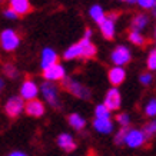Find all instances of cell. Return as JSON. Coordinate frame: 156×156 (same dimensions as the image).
I'll return each mask as SVG.
<instances>
[{
	"instance_id": "5b68a950",
	"label": "cell",
	"mask_w": 156,
	"mask_h": 156,
	"mask_svg": "<svg viewBox=\"0 0 156 156\" xmlns=\"http://www.w3.org/2000/svg\"><path fill=\"white\" fill-rule=\"evenodd\" d=\"M5 110L9 118H17L24 110V99L22 96H13L6 102Z\"/></svg>"
},
{
	"instance_id": "2e32d148",
	"label": "cell",
	"mask_w": 156,
	"mask_h": 156,
	"mask_svg": "<svg viewBox=\"0 0 156 156\" xmlns=\"http://www.w3.org/2000/svg\"><path fill=\"white\" fill-rule=\"evenodd\" d=\"M57 145L59 147H62L63 151L66 152H72L76 149V142L73 140V137L69 135V133H62L57 137Z\"/></svg>"
},
{
	"instance_id": "f1b7e54d",
	"label": "cell",
	"mask_w": 156,
	"mask_h": 156,
	"mask_svg": "<svg viewBox=\"0 0 156 156\" xmlns=\"http://www.w3.org/2000/svg\"><path fill=\"white\" fill-rule=\"evenodd\" d=\"M147 67H149L151 70H156V49L149 53V57H147Z\"/></svg>"
},
{
	"instance_id": "d590c367",
	"label": "cell",
	"mask_w": 156,
	"mask_h": 156,
	"mask_svg": "<svg viewBox=\"0 0 156 156\" xmlns=\"http://www.w3.org/2000/svg\"><path fill=\"white\" fill-rule=\"evenodd\" d=\"M152 13H153V16H155V17H156V5H155V7L152 9Z\"/></svg>"
},
{
	"instance_id": "ffe728a7",
	"label": "cell",
	"mask_w": 156,
	"mask_h": 156,
	"mask_svg": "<svg viewBox=\"0 0 156 156\" xmlns=\"http://www.w3.org/2000/svg\"><path fill=\"white\" fill-rule=\"evenodd\" d=\"M67 120H69V125H70L73 129H76V130H82V129L86 126V120L82 118L79 113H72V115H69Z\"/></svg>"
},
{
	"instance_id": "d6a6232c",
	"label": "cell",
	"mask_w": 156,
	"mask_h": 156,
	"mask_svg": "<svg viewBox=\"0 0 156 156\" xmlns=\"http://www.w3.org/2000/svg\"><path fill=\"white\" fill-rule=\"evenodd\" d=\"M9 156H27V155H26V153H23V152L14 151V152H12V153H9Z\"/></svg>"
},
{
	"instance_id": "74e56055",
	"label": "cell",
	"mask_w": 156,
	"mask_h": 156,
	"mask_svg": "<svg viewBox=\"0 0 156 156\" xmlns=\"http://www.w3.org/2000/svg\"><path fill=\"white\" fill-rule=\"evenodd\" d=\"M155 37H156V29H155Z\"/></svg>"
},
{
	"instance_id": "44dd1931",
	"label": "cell",
	"mask_w": 156,
	"mask_h": 156,
	"mask_svg": "<svg viewBox=\"0 0 156 156\" xmlns=\"http://www.w3.org/2000/svg\"><path fill=\"white\" fill-rule=\"evenodd\" d=\"M82 53H80V46H79V43H75V44H72L69 49H66V52L63 53V57L66 59V60H72V59H80Z\"/></svg>"
},
{
	"instance_id": "277c9868",
	"label": "cell",
	"mask_w": 156,
	"mask_h": 156,
	"mask_svg": "<svg viewBox=\"0 0 156 156\" xmlns=\"http://www.w3.org/2000/svg\"><path fill=\"white\" fill-rule=\"evenodd\" d=\"M118 13H109L105 16V19L99 23L100 32L103 34L105 39L112 40L115 37V32H116V20H118Z\"/></svg>"
},
{
	"instance_id": "52a82bcc",
	"label": "cell",
	"mask_w": 156,
	"mask_h": 156,
	"mask_svg": "<svg viewBox=\"0 0 156 156\" xmlns=\"http://www.w3.org/2000/svg\"><path fill=\"white\" fill-rule=\"evenodd\" d=\"M110 59H112V62H113L116 66H125V65H128L129 62H130L132 55H130V50L126 46H118L112 52Z\"/></svg>"
},
{
	"instance_id": "7402d4cb",
	"label": "cell",
	"mask_w": 156,
	"mask_h": 156,
	"mask_svg": "<svg viewBox=\"0 0 156 156\" xmlns=\"http://www.w3.org/2000/svg\"><path fill=\"white\" fill-rule=\"evenodd\" d=\"M128 39H129V42L136 44V46H145V43H146L145 36L140 32H137V30H130L128 34Z\"/></svg>"
},
{
	"instance_id": "8d00e7d4",
	"label": "cell",
	"mask_w": 156,
	"mask_h": 156,
	"mask_svg": "<svg viewBox=\"0 0 156 156\" xmlns=\"http://www.w3.org/2000/svg\"><path fill=\"white\" fill-rule=\"evenodd\" d=\"M3 86H5V83H3V80H2V79H0V90L3 89Z\"/></svg>"
},
{
	"instance_id": "1f68e13d",
	"label": "cell",
	"mask_w": 156,
	"mask_h": 156,
	"mask_svg": "<svg viewBox=\"0 0 156 156\" xmlns=\"http://www.w3.org/2000/svg\"><path fill=\"white\" fill-rule=\"evenodd\" d=\"M152 79H153V77H152V75H149V73H142V75H140V83L145 86L151 85Z\"/></svg>"
},
{
	"instance_id": "f35d334b",
	"label": "cell",
	"mask_w": 156,
	"mask_h": 156,
	"mask_svg": "<svg viewBox=\"0 0 156 156\" xmlns=\"http://www.w3.org/2000/svg\"><path fill=\"white\" fill-rule=\"evenodd\" d=\"M0 2H3V0H0Z\"/></svg>"
},
{
	"instance_id": "83f0119b",
	"label": "cell",
	"mask_w": 156,
	"mask_h": 156,
	"mask_svg": "<svg viewBox=\"0 0 156 156\" xmlns=\"http://www.w3.org/2000/svg\"><path fill=\"white\" fill-rule=\"evenodd\" d=\"M145 115L146 116H156V99H152L145 108Z\"/></svg>"
},
{
	"instance_id": "603a6c76",
	"label": "cell",
	"mask_w": 156,
	"mask_h": 156,
	"mask_svg": "<svg viewBox=\"0 0 156 156\" xmlns=\"http://www.w3.org/2000/svg\"><path fill=\"white\" fill-rule=\"evenodd\" d=\"M129 130H130L129 126H122V129H120V130L116 133V136H115V143H116V145H123Z\"/></svg>"
},
{
	"instance_id": "836d02e7",
	"label": "cell",
	"mask_w": 156,
	"mask_h": 156,
	"mask_svg": "<svg viewBox=\"0 0 156 156\" xmlns=\"http://www.w3.org/2000/svg\"><path fill=\"white\" fill-rule=\"evenodd\" d=\"M83 37H87V39L92 37V30H90V29H86L85 30V36H83Z\"/></svg>"
},
{
	"instance_id": "ba28073f",
	"label": "cell",
	"mask_w": 156,
	"mask_h": 156,
	"mask_svg": "<svg viewBox=\"0 0 156 156\" xmlns=\"http://www.w3.org/2000/svg\"><path fill=\"white\" fill-rule=\"evenodd\" d=\"M146 135L143 130H137V129H130L126 135V139H125V143L128 145L129 147H139L142 146L143 143L146 142Z\"/></svg>"
},
{
	"instance_id": "7a4b0ae2",
	"label": "cell",
	"mask_w": 156,
	"mask_h": 156,
	"mask_svg": "<svg viewBox=\"0 0 156 156\" xmlns=\"http://www.w3.org/2000/svg\"><path fill=\"white\" fill-rule=\"evenodd\" d=\"M40 92H42L44 100L48 102L52 108L60 109V99H59V87L56 85H53L50 80L43 82L40 86Z\"/></svg>"
},
{
	"instance_id": "cb8c5ba5",
	"label": "cell",
	"mask_w": 156,
	"mask_h": 156,
	"mask_svg": "<svg viewBox=\"0 0 156 156\" xmlns=\"http://www.w3.org/2000/svg\"><path fill=\"white\" fill-rule=\"evenodd\" d=\"M95 115L96 118H109V115H110V110L106 105H98L95 109Z\"/></svg>"
},
{
	"instance_id": "9c48e42d",
	"label": "cell",
	"mask_w": 156,
	"mask_h": 156,
	"mask_svg": "<svg viewBox=\"0 0 156 156\" xmlns=\"http://www.w3.org/2000/svg\"><path fill=\"white\" fill-rule=\"evenodd\" d=\"M40 92L37 87V85L34 83L32 79H26L23 82V85L20 87V96L23 98L24 100H30V99H34L37 93Z\"/></svg>"
},
{
	"instance_id": "d4e9b609",
	"label": "cell",
	"mask_w": 156,
	"mask_h": 156,
	"mask_svg": "<svg viewBox=\"0 0 156 156\" xmlns=\"http://www.w3.org/2000/svg\"><path fill=\"white\" fill-rule=\"evenodd\" d=\"M3 70H5V75L7 76V77H10V79H16L17 77V69L14 67V65H12V63H6L5 66H3Z\"/></svg>"
},
{
	"instance_id": "e0dca14e",
	"label": "cell",
	"mask_w": 156,
	"mask_h": 156,
	"mask_svg": "<svg viewBox=\"0 0 156 156\" xmlns=\"http://www.w3.org/2000/svg\"><path fill=\"white\" fill-rule=\"evenodd\" d=\"M93 128L100 133H110L113 130V125L109 118H96L93 120Z\"/></svg>"
},
{
	"instance_id": "9a60e30c",
	"label": "cell",
	"mask_w": 156,
	"mask_h": 156,
	"mask_svg": "<svg viewBox=\"0 0 156 156\" xmlns=\"http://www.w3.org/2000/svg\"><path fill=\"white\" fill-rule=\"evenodd\" d=\"M108 77H109V82L113 86H119V85H122L123 80H125L126 72H125V69H122V67H113V69L109 70Z\"/></svg>"
},
{
	"instance_id": "d6986e66",
	"label": "cell",
	"mask_w": 156,
	"mask_h": 156,
	"mask_svg": "<svg viewBox=\"0 0 156 156\" xmlns=\"http://www.w3.org/2000/svg\"><path fill=\"white\" fill-rule=\"evenodd\" d=\"M89 16L92 17V20L93 22H96V23L99 24L102 20L105 19V16H106V13H105V10L102 6L99 5H93L92 7L89 9Z\"/></svg>"
},
{
	"instance_id": "4316f807",
	"label": "cell",
	"mask_w": 156,
	"mask_h": 156,
	"mask_svg": "<svg viewBox=\"0 0 156 156\" xmlns=\"http://www.w3.org/2000/svg\"><path fill=\"white\" fill-rule=\"evenodd\" d=\"M136 5L139 6L140 9L152 10L156 5V0H136Z\"/></svg>"
},
{
	"instance_id": "30bf717a",
	"label": "cell",
	"mask_w": 156,
	"mask_h": 156,
	"mask_svg": "<svg viewBox=\"0 0 156 156\" xmlns=\"http://www.w3.org/2000/svg\"><path fill=\"white\" fill-rule=\"evenodd\" d=\"M24 110L29 116H33V118H40L44 115V105L43 102H40L39 99H30L27 100V103L24 105Z\"/></svg>"
},
{
	"instance_id": "484cf974",
	"label": "cell",
	"mask_w": 156,
	"mask_h": 156,
	"mask_svg": "<svg viewBox=\"0 0 156 156\" xmlns=\"http://www.w3.org/2000/svg\"><path fill=\"white\" fill-rule=\"evenodd\" d=\"M143 132L147 137H152L156 135V120H152V122L146 123L145 128H143Z\"/></svg>"
},
{
	"instance_id": "5bb4252c",
	"label": "cell",
	"mask_w": 156,
	"mask_h": 156,
	"mask_svg": "<svg viewBox=\"0 0 156 156\" xmlns=\"http://www.w3.org/2000/svg\"><path fill=\"white\" fill-rule=\"evenodd\" d=\"M149 23V16L145 13H139L135 14L130 20V30H137V32H142L143 29L147 26Z\"/></svg>"
},
{
	"instance_id": "4fadbf2b",
	"label": "cell",
	"mask_w": 156,
	"mask_h": 156,
	"mask_svg": "<svg viewBox=\"0 0 156 156\" xmlns=\"http://www.w3.org/2000/svg\"><path fill=\"white\" fill-rule=\"evenodd\" d=\"M9 7L13 9L19 16H26L32 12L30 0H9Z\"/></svg>"
},
{
	"instance_id": "f546056e",
	"label": "cell",
	"mask_w": 156,
	"mask_h": 156,
	"mask_svg": "<svg viewBox=\"0 0 156 156\" xmlns=\"http://www.w3.org/2000/svg\"><path fill=\"white\" fill-rule=\"evenodd\" d=\"M116 120H118L122 126H129L130 125V119H129V116L126 113H120L116 116Z\"/></svg>"
},
{
	"instance_id": "6da1fadb",
	"label": "cell",
	"mask_w": 156,
	"mask_h": 156,
	"mask_svg": "<svg viewBox=\"0 0 156 156\" xmlns=\"http://www.w3.org/2000/svg\"><path fill=\"white\" fill-rule=\"evenodd\" d=\"M62 86H63V89H66L69 93H72L73 96L79 98V99H83V100L90 99V90L86 86L82 85V83L70 79V77L65 76V79H62Z\"/></svg>"
},
{
	"instance_id": "e575fe53",
	"label": "cell",
	"mask_w": 156,
	"mask_h": 156,
	"mask_svg": "<svg viewBox=\"0 0 156 156\" xmlns=\"http://www.w3.org/2000/svg\"><path fill=\"white\" fill-rule=\"evenodd\" d=\"M123 3H128V5H135L136 3V0H122Z\"/></svg>"
},
{
	"instance_id": "8992f818",
	"label": "cell",
	"mask_w": 156,
	"mask_h": 156,
	"mask_svg": "<svg viewBox=\"0 0 156 156\" xmlns=\"http://www.w3.org/2000/svg\"><path fill=\"white\" fill-rule=\"evenodd\" d=\"M65 76H66V70H65V67L62 66V65H59V63H53L52 66L43 69V77H44L46 80L57 82V80L65 79Z\"/></svg>"
},
{
	"instance_id": "4dcf8cb0",
	"label": "cell",
	"mask_w": 156,
	"mask_h": 156,
	"mask_svg": "<svg viewBox=\"0 0 156 156\" xmlns=\"http://www.w3.org/2000/svg\"><path fill=\"white\" fill-rule=\"evenodd\" d=\"M5 17L6 19H9V20H16V19H19L20 16L16 12H14L13 9H10V7H7V9L5 10Z\"/></svg>"
},
{
	"instance_id": "ac0fdd59",
	"label": "cell",
	"mask_w": 156,
	"mask_h": 156,
	"mask_svg": "<svg viewBox=\"0 0 156 156\" xmlns=\"http://www.w3.org/2000/svg\"><path fill=\"white\" fill-rule=\"evenodd\" d=\"M53 63H57V53L50 48L43 49L42 52V69L52 66Z\"/></svg>"
},
{
	"instance_id": "3957f363",
	"label": "cell",
	"mask_w": 156,
	"mask_h": 156,
	"mask_svg": "<svg viewBox=\"0 0 156 156\" xmlns=\"http://www.w3.org/2000/svg\"><path fill=\"white\" fill-rule=\"evenodd\" d=\"M20 44V36L19 33L13 29H5L0 33V46L6 52H13L19 48Z\"/></svg>"
},
{
	"instance_id": "7c38bea8",
	"label": "cell",
	"mask_w": 156,
	"mask_h": 156,
	"mask_svg": "<svg viewBox=\"0 0 156 156\" xmlns=\"http://www.w3.org/2000/svg\"><path fill=\"white\" fill-rule=\"evenodd\" d=\"M79 46H80V53L82 56L80 59H93L98 53V49L93 43L90 42V39L87 37H83L82 40H79Z\"/></svg>"
},
{
	"instance_id": "8fae6325",
	"label": "cell",
	"mask_w": 156,
	"mask_h": 156,
	"mask_svg": "<svg viewBox=\"0 0 156 156\" xmlns=\"http://www.w3.org/2000/svg\"><path fill=\"white\" fill-rule=\"evenodd\" d=\"M120 102H122V96L119 93V90L116 87H112L106 93L105 98V105L109 108V110H118L120 108Z\"/></svg>"
}]
</instances>
